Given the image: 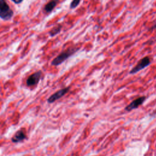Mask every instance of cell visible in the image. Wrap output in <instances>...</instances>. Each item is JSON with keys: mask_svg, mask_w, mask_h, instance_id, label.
Here are the masks:
<instances>
[{"mask_svg": "<svg viewBox=\"0 0 156 156\" xmlns=\"http://www.w3.org/2000/svg\"><path fill=\"white\" fill-rule=\"evenodd\" d=\"M14 3H15V4H20V3H21V2H23V1H12Z\"/></svg>", "mask_w": 156, "mask_h": 156, "instance_id": "obj_11", "label": "cell"}, {"mask_svg": "<svg viewBox=\"0 0 156 156\" xmlns=\"http://www.w3.org/2000/svg\"><path fill=\"white\" fill-rule=\"evenodd\" d=\"M42 77V72L41 71H38L35 72V73L31 74L28 77L26 80V84L29 87H32L37 85L40 79Z\"/></svg>", "mask_w": 156, "mask_h": 156, "instance_id": "obj_4", "label": "cell"}, {"mask_svg": "<svg viewBox=\"0 0 156 156\" xmlns=\"http://www.w3.org/2000/svg\"><path fill=\"white\" fill-rule=\"evenodd\" d=\"M69 90V87H66L64 88H62L53 94H52L48 99V103H53L55 101L59 99L62 97H63L65 94H66L68 91Z\"/></svg>", "mask_w": 156, "mask_h": 156, "instance_id": "obj_5", "label": "cell"}, {"mask_svg": "<svg viewBox=\"0 0 156 156\" xmlns=\"http://www.w3.org/2000/svg\"><path fill=\"white\" fill-rule=\"evenodd\" d=\"M155 28H156V23H155V24H154V25L152 26V27L151 28V29H155Z\"/></svg>", "mask_w": 156, "mask_h": 156, "instance_id": "obj_12", "label": "cell"}, {"mask_svg": "<svg viewBox=\"0 0 156 156\" xmlns=\"http://www.w3.org/2000/svg\"><path fill=\"white\" fill-rule=\"evenodd\" d=\"M13 15V10L10 8L6 1L0 0V18L4 20H9Z\"/></svg>", "mask_w": 156, "mask_h": 156, "instance_id": "obj_2", "label": "cell"}, {"mask_svg": "<svg viewBox=\"0 0 156 156\" xmlns=\"http://www.w3.org/2000/svg\"><path fill=\"white\" fill-rule=\"evenodd\" d=\"M145 100H146L145 96H141L134 99L133 101H132V102H130L129 105H127L126 107L125 110L130 112L133 109L137 108L139 106L143 104V103L144 102Z\"/></svg>", "mask_w": 156, "mask_h": 156, "instance_id": "obj_6", "label": "cell"}, {"mask_svg": "<svg viewBox=\"0 0 156 156\" xmlns=\"http://www.w3.org/2000/svg\"><path fill=\"white\" fill-rule=\"evenodd\" d=\"M79 49V47L73 46L68 48L67 49L62 52L59 55H58L51 62V65L54 66H58L62 64L63 62H65L66 59H68L69 57L73 55L76 51Z\"/></svg>", "mask_w": 156, "mask_h": 156, "instance_id": "obj_1", "label": "cell"}, {"mask_svg": "<svg viewBox=\"0 0 156 156\" xmlns=\"http://www.w3.org/2000/svg\"><path fill=\"white\" fill-rule=\"evenodd\" d=\"M56 5H57V1H52L49 2L48 3H47L45 5V6L44 7V12L46 13L51 12L54 9V7L56 6Z\"/></svg>", "mask_w": 156, "mask_h": 156, "instance_id": "obj_8", "label": "cell"}, {"mask_svg": "<svg viewBox=\"0 0 156 156\" xmlns=\"http://www.w3.org/2000/svg\"><path fill=\"white\" fill-rule=\"evenodd\" d=\"M62 25L60 24H57V26H55L54 27H53L49 32V34L51 37H54V35H57V34H58L62 29Z\"/></svg>", "mask_w": 156, "mask_h": 156, "instance_id": "obj_9", "label": "cell"}, {"mask_svg": "<svg viewBox=\"0 0 156 156\" xmlns=\"http://www.w3.org/2000/svg\"><path fill=\"white\" fill-rule=\"evenodd\" d=\"M152 58H151L149 56H146L143 58H142L141 60H139V62L137 63V64L130 70L129 72L130 74H135L137 72L141 71V69H143L147 66H149L151 63L152 62Z\"/></svg>", "mask_w": 156, "mask_h": 156, "instance_id": "obj_3", "label": "cell"}, {"mask_svg": "<svg viewBox=\"0 0 156 156\" xmlns=\"http://www.w3.org/2000/svg\"><path fill=\"white\" fill-rule=\"evenodd\" d=\"M80 2V1H79V0H74V1H73L70 4V8L72 9L76 8L79 5V4Z\"/></svg>", "mask_w": 156, "mask_h": 156, "instance_id": "obj_10", "label": "cell"}, {"mask_svg": "<svg viewBox=\"0 0 156 156\" xmlns=\"http://www.w3.org/2000/svg\"><path fill=\"white\" fill-rule=\"evenodd\" d=\"M26 138V134L23 130H20L16 132L14 136L12 138V141L13 143L20 142Z\"/></svg>", "mask_w": 156, "mask_h": 156, "instance_id": "obj_7", "label": "cell"}]
</instances>
